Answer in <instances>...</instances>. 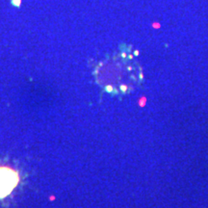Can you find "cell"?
Here are the masks:
<instances>
[{
  "label": "cell",
  "instance_id": "obj_1",
  "mask_svg": "<svg viewBox=\"0 0 208 208\" xmlns=\"http://www.w3.org/2000/svg\"><path fill=\"white\" fill-rule=\"evenodd\" d=\"M20 181L17 172L8 167H0V198L10 195Z\"/></svg>",
  "mask_w": 208,
  "mask_h": 208
}]
</instances>
